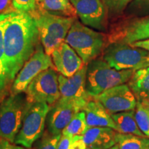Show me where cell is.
I'll return each mask as SVG.
<instances>
[{
    "instance_id": "obj_1",
    "label": "cell",
    "mask_w": 149,
    "mask_h": 149,
    "mask_svg": "<svg viewBox=\"0 0 149 149\" xmlns=\"http://www.w3.org/2000/svg\"><path fill=\"white\" fill-rule=\"evenodd\" d=\"M40 40L36 22L31 15L20 11L9 14L3 31V54L13 81L40 46Z\"/></svg>"
},
{
    "instance_id": "obj_2",
    "label": "cell",
    "mask_w": 149,
    "mask_h": 149,
    "mask_svg": "<svg viewBox=\"0 0 149 149\" xmlns=\"http://www.w3.org/2000/svg\"><path fill=\"white\" fill-rule=\"evenodd\" d=\"M86 89L93 97L104 91L129 81L133 70H117L104 59H95L86 64Z\"/></svg>"
},
{
    "instance_id": "obj_3",
    "label": "cell",
    "mask_w": 149,
    "mask_h": 149,
    "mask_svg": "<svg viewBox=\"0 0 149 149\" xmlns=\"http://www.w3.org/2000/svg\"><path fill=\"white\" fill-rule=\"evenodd\" d=\"M29 14L36 22L44 51L51 56L55 48L64 42L76 17L55 15L37 8Z\"/></svg>"
},
{
    "instance_id": "obj_4",
    "label": "cell",
    "mask_w": 149,
    "mask_h": 149,
    "mask_svg": "<svg viewBox=\"0 0 149 149\" xmlns=\"http://www.w3.org/2000/svg\"><path fill=\"white\" fill-rule=\"evenodd\" d=\"M108 42L105 35L74 19L65 42L73 48L85 64L96 59L104 51Z\"/></svg>"
},
{
    "instance_id": "obj_5",
    "label": "cell",
    "mask_w": 149,
    "mask_h": 149,
    "mask_svg": "<svg viewBox=\"0 0 149 149\" xmlns=\"http://www.w3.org/2000/svg\"><path fill=\"white\" fill-rule=\"evenodd\" d=\"M103 59L117 70H137L149 66V51L124 43H109L103 51Z\"/></svg>"
},
{
    "instance_id": "obj_6",
    "label": "cell",
    "mask_w": 149,
    "mask_h": 149,
    "mask_svg": "<svg viewBox=\"0 0 149 149\" xmlns=\"http://www.w3.org/2000/svg\"><path fill=\"white\" fill-rule=\"evenodd\" d=\"M22 93L10 94L0 103V139L11 143L15 142L21 128L29 104Z\"/></svg>"
},
{
    "instance_id": "obj_7",
    "label": "cell",
    "mask_w": 149,
    "mask_h": 149,
    "mask_svg": "<svg viewBox=\"0 0 149 149\" xmlns=\"http://www.w3.org/2000/svg\"><path fill=\"white\" fill-rule=\"evenodd\" d=\"M50 107L46 103H29L15 144L30 148L42 137Z\"/></svg>"
},
{
    "instance_id": "obj_8",
    "label": "cell",
    "mask_w": 149,
    "mask_h": 149,
    "mask_svg": "<svg viewBox=\"0 0 149 149\" xmlns=\"http://www.w3.org/2000/svg\"><path fill=\"white\" fill-rule=\"evenodd\" d=\"M29 103H46L52 105L60 98L58 74L54 68L41 72L33 79L25 92Z\"/></svg>"
},
{
    "instance_id": "obj_9",
    "label": "cell",
    "mask_w": 149,
    "mask_h": 149,
    "mask_svg": "<svg viewBox=\"0 0 149 149\" xmlns=\"http://www.w3.org/2000/svg\"><path fill=\"white\" fill-rule=\"evenodd\" d=\"M49 68H55L53 60L40 45L17 74L11 86L10 94L17 95L25 92L31 81L41 72Z\"/></svg>"
},
{
    "instance_id": "obj_10",
    "label": "cell",
    "mask_w": 149,
    "mask_h": 149,
    "mask_svg": "<svg viewBox=\"0 0 149 149\" xmlns=\"http://www.w3.org/2000/svg\"><path fill=\"white\" fill-rule=\"evenodd\" d=\"M86 65L71 77L58 75L61 98L71 102L79 111H82L87 103L93 98L86 89Z\"/></svg>"
},
{
    "instance_id": "obj_11",
    "label": "cell",
    "mask_w": 149,
    "mask_h": 149,
    "mask_svg": "<svg viewBox=\"0 0 149 149\" xmlns=\"http://www.w3.org/2000/svg\"><path fill=\"white\" fill-rule=\"evenodd\" d=\"M149 40V15L121 22L113 28L108 37V42L132 44Z\"/></svg>"
},
{
    "instance_id": "obj_12",
    "label": "cell",
    "mask_w": 149,
    "mask_h": 149,
    "mask_svg": "<svg viewBox=\"0 0 149 149\" xmlns=\"http://www.w3.org/2000/svg\"><path fill=\"white\" fill-rule=\"evenodd\" d=\"M110 114L134 111L137 100L128 84H120L94 97Z\"/></svg>"
},
{
    "instance_id": "obj_13",
    "label": "cell",
    "mask_w": 149,
    "mask_h": 149,
    "mask_svg": "<svg viewBox=\"0 0 149 149\" xmlns=\"http://www.w3.org/2000/svg\"><path fill=\"white\" fill-rule=\"evenodd\" d=\"M81 23L99 31H107V10L102 0H70Z\"/></svg>"
},
{
    "instance_id": "obj_14",
    "label": "cell",
    "mask_w": 149,
    "mask_h": 149,
    "mask_svg": "<svg viewBox=\"0 0 149 149\" xmlns=\"http://www.w3.org/2000/svg\"><path fill=\"white\" fill-rule=\"evenodd\" d=\"M80 111L73 104L59 98L52 107H50L47 117L46 125L48 132L53 135H61L74 115Z\"/></svg>"
},
{
    "instance_id": "obj_15",
    "label": "cell",
    "mask_w": 149,
    "mask_h": 149,
    "mask_svg": "<svg viewBox=\"0 0 149 149\" xmlns=\"http://www.w3.org/2000/svg\"><path fill=\"white\" fill-rule=\"evenodd\" d=\"M56 70L65 77H71L85 66L81 57L66 42H62L51 55Z\"/></svg>"
},
{
    "instance_id": "obj_16",
    "label": "cell",
    "mask_w": 149,
    "mask_h": 149,
    "mask_svg": "<svg viewBox=\"0 0 149 149\" xmlns=\"http://www.w3.org/2000/svg\"><path fill=\"white\" fill-rule=\"evenodd\" d=\"M116 133L109 127H91L82 135V139L91 149H109L116 144Z\"/></svg>"
},
{
    "instance_id": "obj_17",
    "label": "cell",
    "mask_w": 149,
    "mask_h": 149,
    "mask_svg": "<svg viewBox=\"0 0 149 149\" xmlns=\"http://www.w3.org/2000/svg\"><path fill=\"white\" fill-rule=\"evenodd\" d=\"M82 111L86 114V120L88 128L109 127L115 130H117L111 115L94 97L87 103Z\"/></svg>"
},
{
    "instance_id": "obj_18",
    "label": "cell",
    "mask_w": 149,
    "mask_h": 149,
    "mask_svg": "<svg viewBox=\"0 0 149 149\" xmlns=\"http://www.w3.org/2000/svg\"><path fill=\"white\" fill-rule=\"evenodd\" d=\"M128 82L137 101L149 99V66L134 71Z\"/></svg>"
},
{
    "instance_id": "obj_19",
    "label": "cell",
    "mask_w": 149,
    "mask_h": 149,
    "mask_svg": "<svg viewBox=\"0 0 149 149\" xmlns=\"http://www.w3.org/2000/svg\"><path fill=\"white\" fill-rule=\"evenodd\" d=\"M37 8L55 15L76 17L77 13L70 0H36Z\"/></svg>"
},
{
    "instance_id": "obj_20",
    "label": "cell",
    "mask_w": 149,
    "mask_h": 149,
    "mask_svg": "<svg viewBox=\"0 0 149 149\" xmlns=\"http://www.w3.org/2000/svg\"><path fill=\"white\" fill-rule=\"evenodd\" d=\"M116 125V131L124 134H133V135L144 137V134L139 129L135 117L134 111L120 112L111 115Z\"/></svg>"
},
{
    "instance_id": "obj_21",
    "label": "cell",
    "mask_w": 149,
    "mask_h": 149,
    "mask_svg": "<svg viewBox=\"0 0 149 149\" xmlns=\"http://www.w3.org/2000/svg\"><path fill=\"white\" fill-rule=\"evenodd\" d=\"M116 144L119 149H149V137L117 132Z\"/></svg>"
},
{
    "instance_id": "obj_22",
    "label": "cell",
    "mask_w": 149,
    "mask_h": 149,
    "mask_svg": "<svg viewBox=\"0 0 149 149\" xmlns=\"http://www.w3.org/2000/svg\"><path fill=\"white\" fill-rule=\"evenodd\" d=\"M3 31L0 32V103L10 95V89L13 81L10 79L6 69L3 54Z\"/></svg>"
},
{
    "instance_id": "obj_23",
    "label": "cell",
    "mask_w": 149,
    "mask_h": 149,
    "mask_svg": "<svg viewBox=\"0 0 149 149\" xmlns=\"http://www.w3.org/2000/svg\"><path fill=\"white\" fill-rule=\"evenodd\" d=\"M88 128L84 111H80L74 115L69 124L63 130L61 135H83Z\"/></svg>"
},
{
    "instance_id": "obj_24",
    "label": "cell",
    "mask_w": 149,
    "mask_h": 149,
    "mask_svg": "<svg viewBox=\"0 0 149 149\" xmlns=\"http://www.w3.org/2000/svg\"><path fill=\"white\" fill-rule=\"evenodd\" d=\"M135 117L139 129L149 137V102L148 100L137 101L135 109Z\"/></svg>"
},
{
    "instance_id": "obj_25",
    "label": "cell",
    "mask_w": 149,
    "mask_h": 149,
    "mask_svg": "<svg viewBox=\"0 0 149 149\" xmlns=\"http://www.w3.org/2000/svg\"><path fill=\"white\" fill-rule=\"evenodd\" d=\"M126 11L128 14L135 17H143L149 15V0H133Z\"/></svg>"
},
{
    "instance_id": "obj_26",
    "label": "cell",
    "mask_w": 149,
    "mask_h": 149,
    "mask_svg": "<svg viewBox=\"0 0 149 149\" xmlns=\"http://www.w3.org/2000/svg\"><path fill=\"white\" fill-rule=\"evenodd\" d=\"M133 0H102L108 14L116 15L120 14Z\"/></svg>"
},
{
    "instance_id": "obj_27",
    "label": "cell",
    "mask_w": 149,
    "mask_h": 149,
    "mask_svg": "<svg viewBox=\"0 0 149 149\" xmlns=\"http://www.w3.org/2000/svg\"><path fill=\"white\" fill-rule=\"evenodd\" d=\"M61 136V135L46 133L41 139L35 149H57Z\"/></svg>"
},
{
    "instance_id": "obj_28",
    "label": "cell",
    "mask_w": 149,
    "mask_h": 149,
    "mask_svg": "<svg viewBox=\"0 0 149 149\" xmlns=\"http://www.w3.org/2000/svg\"><path fill=\"white\" fill-rule=\"evenodd\" d=\"M13 6L17 11L31 13L36 10V0H13Z\"/></svg>"
},
{
    "instance_id": "obj_29",
    "label": "cell",
    "mask_w": 149,
    "mask_h": 149,
    "mask_svg": "<svg viewBox=\"0 0 149 149\" xmlns=\"http://www.w3.org/2000/svg\"><path fill=\"white\" fill-rule=\"evenodd\" d=\"M76 138H77V135L70 136L61 135L58 144H57V149H70Z\"/></svg>"
},
{
    "instance_id": "obj_30",
    "label": "cell",
    "mask_w": 149,
    "mask_h": 149,
    "mask_svg": "<svg viewBox=\"0 0 149 149\" xmlns=\"http://www.w3.org/2000/svg\"><path fill=\"white\" fill-rule=\"evenodd\" d=\"M13 0H0V15L16 12Z\"/></svg>"
},
{
    "instance_id": "obj_31",
    "label": "cell",
    "mask_w": 149,
    "mask_h": 149,
    "mask_svg": "<svg viewBox=\"0 0 149 149\" xmlns=\"http://www.w3.org/2000/svg\"><path fill=\"white\" fill-rule=\"evenodd\" d=\"M86 145L82 139V135H77L75 141L72 143L70 149H86Z\"/></svg>"
},
{
    "instance_id": "obj_32",
    "label": "cell",
    "mask_w": 149,
    "mask_h": 149,
    "mask_svg": "<svg viewBox=\"0 0 149 149\" xmlns=\"http://www.w3.org/2000/svg\"><path fill=\"white\" fill-rule=\"evenodd\" d=\"M0 149H25L24 147L13 144L8 140L0 139Z\"/></svg>"
},
{
    "instance_id": "obj_33",
    "label": "cell",
    "mask_w": 149,
    "mask_h": 149,
    "mask_svg": "<svg viewBox=\"0 0 149 149\" xmlns=\"http://www.w3.org/2000/svg\"><path fill=\"white\" fill-rule=\"evenodd\" d=\"M130 45L136 46V47L144 48V49L149 51V40L138 41V42H136L133 43V44H130Z\"/></svg>"
},
{
    "instance_id": "obj_34",
    "label": "cell",
    "mask_w": 149,
    "mask_h": 149,
    "mask_svg": "<svg viewBox=\"0 0 149 149\" xmlns=\"http://www.w3.org/2000/svg\"><path fill=\"white\" fill-rule=\"evenodd\" d=\"M9 14H1L0 15V32L4 30L6 23L7 19H8V17Z\"/></svg>"
},
{
    "instance_id": "obj_35",
    "label": "cell",
    "mask_w": 149,
    "mask_h": 149,
    "mask_svg": "<svg viewBox=\"0 0 149 149\" xmlns=\"http://www.w3.org/2000/svg\"><path fill=\"white\" fill-rule=\"evenodd\" d=\"M109 149H119V147H118V146H117V144H115L113 146H112L111 148H110Z\"/></svg>"
},
{
    "instance_id": "obj_36",
    "label": "cell",
    "mask_w": 149,
    "mask_h": 149,
    "mask_svg": "<svg viewBox=\"0 0 149 149\" xmlns=\"http://www.w3.org/2000/svg\"><path fill=\"white\" fill-rule=\"evenodd\" d=\"M86 149H91V148H88V147H86Z\"/></svg>"
},
{
    "instance_id": "obj_37",
    "label": "cell",
    "mask_w": 149,
    "mask_h": 149,
    "mask_svg": "<svg viewBox=\"0 0 149 149\" xmlns=\"http://www.w3.org/2000/svg\"><path fill=\"white\" fill-rule=\"evenodd\" d=\"M148 102H149V99H148Z\"/></svg>"
}]
</instances>
